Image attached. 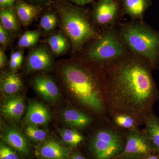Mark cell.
I'll list each match as a JSON object with an SVG mask.
<instances>
[{
	"mask_svg": "<svg viewBox=\"0 0 159 159\" xmlns=\"http://www.w3.org/2000/svg\"><path fill=\"white\" fill-rule=\"evenodd\" d=\"M121 136L115 131L102 129L95 134L91 148L97 159H110L119 153L122 148Z\"/></svg>",
	"mask_w": 159,
	"mask_h": 159,
	"instance_id": "cell-6",
	"label": "cell"
},
{
	"mask_svg": "<svg viewBox=\"0 0 159 159\" xmlns=\"http://www.w3.org/2000/svg\"><path fill=\"white\" fill-rule=\"evenodd\" d=\"M25 133L29 139L34 142H42L46 140L47 134L44 130L35 125H29L25 129Z\"/></svg>",
	"mask_w": 159,
	"mask_h": 159,
	"instance_id": "cell-24",
	"label": "cell"
},
{
	"mask_svg": "<svg viewBox=\"0 0 159 159\" xmlns=\"http://www.w3.org/2000/svg\"><path fill=\"white\" fill-rule=\"evenodd\" d=\"M118 32L126 48L147 60L152 69L159 66V31L140 20L120 24Z\"/></svg>",
	"mask_w": 159,
	"mask_h": 159,
	"instance_id": "cell-2",
	"label": "cell"
},
{
	"mask_svg": "<svg viewBox=\"0 0 159 159\" xmlns=\"http://www.w3.org/2000/svg\"><path fill=\"white\" fill-rule=\"evenodd\" d=\"M153 150V146L146 134L136 129L130 130L127 137V142L122 155L124 157L147 156Z\"/></svg>",
	"mask_w": 159,
	"mask_h": 159,
	"instance_id": "cell-7",
	"label": "cell"
},
{
	"mask_svg": "<svg viewBox=\"0 0 159 159\" xmlns=\"http://www.w3.org/2000/svg\"><path fill=\"white\" fill-rule=\"evenodd\" d=\"M33 1L40 2H48L49 0H33Z\"/></svg>",
	"mask_w": 159,
	"mask_h": 159,
	"instance_id": "cell-35",
	"label": "cell"
},
{
	"mask_svg": "<svg viewBox=\"0 0 159 159\" xmlns=\"http://www.w3.org/2000/svg\"><path fill=\"white\" fill-rule=\"evenodd\" d=\"M71 2L78 5H84L91 2L92 0H70Z\"/></svg>",
	"mask_w": 159,
	"mask_h": 159,
	"instance_id": "cell-32",
	"label": "cell"
},
{
	"mask_svg": "<svg viewBox=\"0 0 159 159\" xmlns=\"http://www.w3.org/2000/svg\"><path fill=\"white\" fill-rule=\"evenodd\" d=\"M9 36L6 29L0 25V43L3 46H6L9 42Z\"/></svg>",
	"mask_w": 159,
	"mask_h": 159,
	"instance_id": "cell-29",
	"label": "cell"
},
{
	"mask_svg": "<svg viewBox=\"0 0 159 159\" xmlns=\"http://www.w3.org/2000/svg\"><path fill=\"white\" fill-rule=\"evenodd\" d=\"M60 135L63 141L71 147H76L83 141L82 135L74 129H62L60 131Z\"/></svg>",
	"mask_w": 159,
	"mask_h": 159,
	"instance_id": "cell-22",
	"label": "cell"
},
{
	"mask_svg": "<svg viewBox=\"0 0 159 159\" xmlns=\"http://www.w3.org/2000/svg\"><path fill=\"white\" fill-rule=\"evenodd\" d=\"M2 139L10 147L21 154L26 156L29 154L30 150L26 139L15 129H6L3 133Z\"/></svg>",
	"mask_w": 159,
	"mask_h": 159,
	"instance_id": "cell-13",
	"label": "cell"
},
{
	"mask_svg": "<svg viewBox=\"0 0 159 159\" xmlns=\"http://www.w3.org/2000/svg\"><path fill=\"white\" fill-rule=\"evenodd\" d=\"M35 153L42 159H66L70 156V151L67 148L53 140L43 142L38 147Z\"/></svg>",
	"mask_w": 159,
	"mask_h": 159,
	"instance_id": "cell-9",
	"label": "cell"
},
{
	"mask_svg": "<svg viewBox=\"0 0 159 159\" xmlns=\"http://www.w3.org/2000/svg\"><path fill=\"white\" fill-rule=\"evenodd\" d=\"M119 11V5L116 0H99L94 7L93 18L95 22L105 29L115 26Z\"/></svg>",
	"mask_w": 159,
	"mask_h": 159,
	"instance_id": "cell-8",
	"label": "cell"
},
{
	"mask_svg": "<svg viewBox=\"0 0 159 159\" xmlns=\"http://www.w3.org/2000/svg\"><path fill=\"white\" fill-rule=\"evenodd\" d=\"M33 84L36 92L48 101H54L59 97V90L57 86L49 77L44 76L36 77L34 80Z\"/></svg>",
	"mask_w": 159,
	"mask_h": 159,
	"instance_id": "cell-12",
	"label": "cell"
},
{
	"mask_svg": "<svg viewBox=\"0 0 159 159\" xmlns=\"http://www.w3.org/2000/svg\"><path fill=\"white\" fill-rule=\"evenodd\" d=\"M50 117V112L45 106L39 102H34L28 107L25 121L29 125H44L49 122Z\"/></svg>",
	"mask_w": 159,
	"mask_h": 159,
	"instance_id": "cell-11",
	"label": "cell"
},
{
	"mask_svg": "<svg viewBox=\"0 0 159 159\" xmlns=\"http://www.w3.org/2000/svg\"><path fill=\"white\" fill-rule=\"evenodd\" d=\"M7 58L4 51L1 49L0 50V67L2 68L6 64Z\"/></svg>",
	"mask_w": 159,
	"mask_h": 159,
	"instance_id": "cell-30",
	"label": "cell"
},
{
	"mask_svg": "<svg viewBox=\"0 0 159 159\" xmlns=\"http://www.w3.org/2000/svg\"><path fill=\"white\" fill-rule=\"evenodd\" d=\"M16 13L21 22L28 25L34 20L39 13L40 9L37 6L19 1L16 4Z\"/></svg>",
	"mask_w": 159,
	"mask_h": 159,
	"instance_id": "cell-17",
	"label": "cell"
},
{
	"mask_svg": "<svg viewBox=\"0 0 159 159\" xmlns=\"http://www.w3.org/2000/svg\"><path fill=\"white\" fill-rule=\"evenodd\" d=\"M123 11L133 20L143 21L145 11L152 4L151 0H122Z\"/></svg>",
	"mask_w": 159,
	"mask_h": 159,
	"instance_id": "cell-14",
	"label": "cell"
},
{
	"mask_svg": "<svg viewBox=\"0 0 159 159\" xmlns=\"http://www.w3.org/2000/svg\"><path fill=\"white\" fill-rule=\"evenodd\" d=\"M62 75L69 91L80 103L97 112L103 110L101 91L89 71L80 66L69 65L63 69Z\"/></svg>",
	"mask_w": 159,
	"mask_h": 159,
	"instance_id": "cell-3",
	"label": "cell"
},
{
	"mask_svg": "<svg viewBox=\"0 0 159 159\" xmlns=\"http://www.w3.org/2000/svg\"><path fill=\"white\" fill-rule=\"evenodd\" d=\"M63 29L70 39L74 51H79L91 40L100 37L87 13L75 6H66L59 9Z\"/></svg>",
	"mask_w": 159,
	"mask_h": 159,
	"instance_id": "cell-4",
	"label": "cell"
},
{
	"mask_svg": "<svg viewBox=\"0 0 159 159\" xmlns=\"http://www.w3.org/2000/svg\"><path fill=\"white\" fill-rule=\"evenodd\" d=\"M57 18L55 15L48 13L42 17L40 25L45 31H49L54 29L57 24Z\"/></svg>",
	"mask_w": 159,
	"mask_h": 159,
	"instance_id": "cell-26",
	"label": "cell"
},
{
	"mask_svg": "<svg viewBox=\"0 0 159 159\" xmlns=\"http://www.w3.org/2000/svg\"><path fill=\"white\" fill-rule=\"evenodd\" d=\"M64 121L71 126L83 128L87 126L91 121V118L84 113L74 109H68L63 112Z\"/></svg>",
	"mask_w": 159,
	"mask_h": 159,
	"instance_id": "cell-16",
	"label": "cell"
},
{
	"mask_svg": "<svg viewBox=\"0 0 159 159\" xmlns=\"http://www.w3.org/2000/svg\"><path fill=\"white\" fill-rule=\"evenodd\" d=\"M145 133L151 142L154 149L159 153V119L151 114L145 119Z\"/></svg>",
	"mask_w": 159,
	"mask_h": 159,
	"instance_id": "cell-18",
	"label": "cell"
},
{
	"mask_svg": "<svg viewBox=\"0 0 159 159\" xmlns=\"http://www.w3.org/2000/svg\"><path fill=\"white\" fill-rule=\"evenodd\" d=\"M23 58V54L21 51H16L12 53L9 62L10 68L12 70H15L19 68L22 62Z\"/></svg>",
	"mask_w": 159,
	"mask_h": 159,
	"instance_id": "cell-28",
	"label": "cell"
},
{
	"mask_svg": "<svg viewBox=\"0 0 159 159\" xmlns=\"http://www.w3.org/2000/svg\"><path fill=\"white\" fill-rule=\"evenodd\" d=\"M15 0H0V5L2 8H7L13 4Z\"/></svg>",
	"mask_w": 159,
	"mask_h": 159,
	"instance_id": "cell-31",
	"label": "cell"
},
{
	"mask_svg": "<svg viewBox=\"0 0 159 159\" xmlns=\"http://www.w3.org/2000/svg\"><path fill=\"white\" fill-rule=\"evenodd\" d=\"M129 51L115 26L105 29L100 37L95 39L88 51L92 61L107 65L120 58Z\"/></svg>",
	"mask_w": 159,
	"mask_h": 159,
	"instance_id": "cell-5",
	"label": "cell"
},
{
	"mask_svg": "<svg viewBox=\"0 0 159 159\" xmlns=\"http://www.w3.org/2000/svg\"><path fill=\"white\" fill-rule=\"evenodd\" d=\"M52 64L51 54L43 47L38 48L31 51L27 58V68L31 71L47 70Z\"/></svg>",
	"mask_w": 159,
	"mask_h": 159,
	"instance_id": "cell-10",
	"label": "cell"
},
{
	"mask_svg": "<svg viewBox=\"0 0 159 159\" xmlns=\"http://www.w3.org/2000/svg\"><path fill=\"white\" fill-rule=\"evenodd\" d=\"M1 24L7 31H16L18 28L17 20L14 11L10 8L1 9Z\"/></svg>",
	"mask_w": 159,
	"mask_h": 159,
	"instance_id": "cell-20",
	"label": "cell"
},
{
	"mask_svg": "<svg viewBox=\"0 0 159 159\" xmlns=\"http://www.w3.org/2000/svg\"><path fill=\"white\" fill-rule=\"evenodd\" d=\"M48 43L53 53L57 55L64 53L68 47L67 40L61 33H57L50 36L48 39Z\"/></svg>",
	"mask_w": 159,
	"mask_h": 159,
	"instance_id": "cell-21",
	"label": "cell"
},
{
	"mask_svg": "<svg viewBox=\"0 0 159 159\" xmlns=\"http://www.w3.org/2000/svg\"><path fill=\"white\" fill-rule=\"evenodd\" d=\"M22 86L20 78L13 73L6 74L1 80V89L8 95H13L20 90Z\"/></svg>",
	"mask_w": 159,
	"mask_h": 159,
	"instance_id": "cell-19",
	"label": "cell"
},
{
	"mask_svg": "<svg viewBox=\"0 0 159 159\" xmlns=\"http://www.w3.org/2000/svg\"><path fill=\"white\" fill-rule=\"evenodd\" d=\"M40 32L38 31H26L20 38L18 45L20 48H29L37 43L40 37Z\"/></svg>",
	"mask_w": 159,
	"mask_h": 159,
	"instance_id": "cell-23",
	"label": "cell"
},
{
	"mask_svg": "<svg viewBox=\"0 0 159 159\" xmlns=\"http://www.w3.org/2000/svg\"><path fill=\"white\" fill-rule=\"evenodd\" d=\"M116 125L125 129H135L136 121L132 117L125 114H117L114 118Z\"/></svg>",
	"mask_w": 159,
	"mask_h": 159,
	"instance_id": "cell-25",
	"label": "cell"
},
{
	"mask_svg": "<svg viewBox=\"0 0 159 159\" xmlns=\"http://www.w3.org/2000/svg\"><path fill=\"white\" fill-rule=\"evenodd\" d=\"M25 102L22 97L14 96L7 99L1 108V112L11 119H19L24 114Z\"/></svg>",
	"mask_w": 159,
	"mask_h": 159,
	"instance_id": "cell-15",
	"label": "cell"
},
{
	"mask_svg": "<svg viewBox=\"0 0 159 159\" xmlns=\"http://www.w3.org/2000/svg\"><path fill=\"white\" fill-rule=\"evenodd\" d=\"M146 159H159V157L153 155H150Z\"/></svg>",
	"mask_w": 159,
	"mask_h": 159,
	"instance_id": "cell-34",
	"label": "cell"
},
{
	"mask_svg": "<svg viewBox=\"0 0 159 159\" xmlns=\"http://www.w3.org/2000/svg\"><path fill=\"white\" fill-rule=\"evenodd\" d=\"M71 159H86L83 156L78 153H75L71 157Z\"/></svg>",
	"mask_w": 159,
	"mask_h": 159,
	"instance_id": "cell-33",
	"label": "cell"
},
{
	"mask_svg": "<svg viewBox=\"0 0 159 159\" xmlns=\"http://www.w3.org/2000/svg\"><path fill=\"white\" fill-rule=\"evenodd\" d=\"M109 102L118 114L145 120L158 96L152 69L144 57L130 51L106 65Z\"/></svg>",
	"mask_w": 159,
	"mask_h": 159,
	"instance_id": "cell-1",
	"label": "cell"
},
{
	"mask_svg": "<svg viewBox=\"0 0 159 159\" xmlns=\"http://www.w3.org/2000/svg\"><path fill=\"white\" fill-rule=\"evenodd\" d=\"M15 149L7 143L2 142L0 144V159H20Z\"/></svg>",
	"mask_w": 159,
	"mask_h": 159,
	"instance_id": "cell-27",
	"label": "cell"
}]
</instances>
